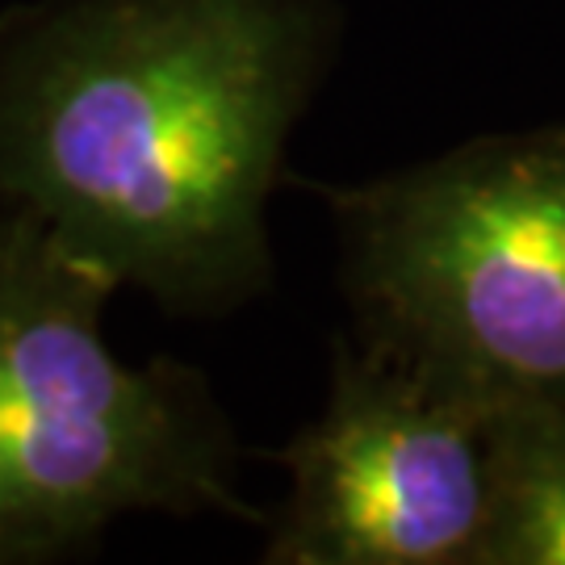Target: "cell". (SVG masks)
I'll return each mask as SVG.
<instances>
[{
	"mask_svg": "<svg viewBox=\"0 0 565 565\" xmlns=\"http://www.w3.org/2000/svg\"><path fill=\"white\" fill-rule=\"evenodd\" d=\"M310 63L294 0H84L0 72V198L163 302L264 273Z\"/></svg>",
	"mask_w": 565,
	"mask_h": 565,
	"instance_id": "obj_1",
	"label": "cell"
},
{
	"mask_svg": "<svg viewBox=\"0 0 565 565\" xmlns=\"http://www.w3.org/2000/svg\"><path fill=\"white\" fill-rule=\"evenodd\" d=\"M373 343L482 406L565 394V142H511L340 198Z\"/></svg>",
	"mask_w": 565,
	"mask_h": 565,
	"instance_id": "obj_3",
	"label": "cell"
},
{
	"mask_svg": "<svg viewBox=\"0 0 565 565\" xmlns=\"http://www.w3.org/2000/svg\"><path fill=\"white\" fill-rule=\"evenodd\" d=\"M118 285L34 218L0 223V562L55 553L135 507H231L181 373L105 348Z\"/></svg>",
	"mask_w": 565,
	"mask_h": 565,
	"instance_id": "obj_2",
	"label": "cell"
},
{
	"mask_svg": "<svg viewBox=\"0 0 565 565\" xmlns=\"http://www.w3.org/2000/svg\"><path fill=\"white\" fill-rule=\"evenodd\" d=\"M490 406L369 343L340 356L323 419L289 445L294 494L273 562L445 565L482 553Z\"/></svg>",
	"mask_w": 565,
	"mask_h": 565,
	"instance_id": "obj_4",
	"label": "cell"
},
{
	"mask_svg": "<svg viewBox=\"0 0 565 565\" xmlns=\"http://www.w3.org/2000/svg\"><path fill=\"white\" fill-rule=\"evenodd\" d=\"M490 411H503L511 427L490 457L486 557L565 565V427L536 419L532 403Z\"/></svg>",
	"mask_w": 565,
	"mask_h": 565,
	"instance_id": "obj_5",
	"label": "cell"
}]
</instances>
